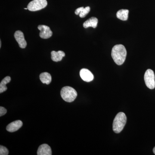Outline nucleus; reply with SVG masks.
I'll list each match as a JSON object with an SVG mask.
<instances>
[{
    "label": "nucleus",
    "mask_w": 155,
    "mask_h": 155,
    "mask_svg": "<svg viewBox=\"0 0 155 155\" xmlns=\"http://www.w3.org/2000/svg\"><path fill=\"white\" fill-rule=\"evenodd\" d=\"M111 55L116 64L119 66L122 65L125 62L127 56L126 48L123 45H116L112 49Z\"/></svg>",
    "instance_id": "1"
},
{
    "label": "nucleus",
    "mask_w": 155,
    "mask_h": 155,
    "mask_svg": "<svg viewBox=\"0 0 155 155\" xmlns=\"http://www.w3.org/2000/svg\"><path fill=\"white\" fill-rule=\"evenodd\" d=\"M127 122V117L123 112H120L117 114L113 122V128L114 132L119 133L122 131Z\"/></svg>",
    "instance_id": "2"
},
{
    "label": "nucleus",
    "mask_w": 155,
    "mask_h": 155,
    "mask_svg": "<svg viewBox=\"0 0 155 155\" xmlns=\"http://www.w3.org/2000/svg\"><path fill=\"white\" fill-rule=\"evenodd\" d=\"M61 96L63 99L67 102H72L77 96V91L71 87H63L61 91Z\"/></svg>",
    "instance_id": "3"
},
{
    "label": "nucleus",
    "mask_w": 155,
    "mask_h": 155,
    "mask_svg": "<svg viewBox=\"0 0 155 155\" xmlns=\"http://www.w3.org/2000/svg\"><path fill=\"white\" fill-rule=\"evenodd\" d=\"M47 5L46 0H33L28 4L27 8L29 11H36L44 8Z\"/></svg>",
    "instance_id": "4"
},
{
    "label": "nucleus",
    "mask_w": 155,
    "mask_h": 155,
    "mask_svg": "<svg viewBox=\"0 0 155 155\" xmlns=\"http://www.w3.org/2000/svg\"><path fill=\"white\" fill-rule=\"evenodd\" d=\"M144 79L146 85L149 88L153 89L155 88V74L152 70L148 69L146 71Z\"/></svg>",
    "instance_id": "5"
},
{
    "label": "nucleus",
    "mask_w": 155,
    "mask_h": 155,
    "mask_svg": "<svg viewBox=\"0 0 155 155\" xmlns=\"http://www.w3.org/2000/svg\"><path fill=\"white\" fill-rule=\"evenodd\" d=\"M38 28L40 31L39 33L40 37L42 38L48 39L52 36V31L49 26L45 25H39Z\"/></svg>",
    "instance_id": "6"
},
{
    "label": "nucleus",
    "mask_w": 155,
    "mask_h": 155,
    "mask_svg": "<svg viewBox=\"0 0 155 155\" xmlns=\"http://www.w3.org/2000/svg\"><path fill=\"white\" fill-rule=\"evenodd\" d=\"M14 36L19 44V47L21 48H25L27 46V42L25 40L23 32L21 31H17L14 33Z\"/></svg>",
    "instance_id": "7"
},
{
    "label": "nucleus",
    "mask_w": 155,
    "mask_h": 155,
    "mask_svg": "<svg viewBox=\"0 0 155 155\" xmlns=\"http://www.w3.org/2000/svg\"><path fill=\"white\" fill-rule=\"evenodd\" d=\"M80 75L81 79L86 82H90L94 78L92 73L86 69H82L80 70Z\"/></svg>",
    "instance_id": "8"
},
{
    "label": "nucleus",
    "mask_w": 155,
    "mask_h": 155,
    "mask_svg": "<svg viewBox=\"0 0 155 155\" xmlns=\"http://www.w3.org/2000/svg\"><path fill=\"white\" fill-rule=\"evenodd\" d=\"M23 123L20 120H17L10 123L6 127V129L10 132H14L19 130L22 127Z\"/></svg>",
    "instance_id": "9"
},
{
    "label": "nucleus",
    "mask_w": 155,
    "mask_h": 155,
    "mask_svg": "<svg viewBox=\"0 0 155 155\" xmlns=\"http://www.w3.org/2000/svg\"><path fill=\"white\" fill-rule=\"evenodd\" d=\"M37 155H51L52 151L51 147L47 144H42L39 147Z\"/></svg>",
    "instance_id": "10"
},
{
    "label": "nucleus",
    "mask_w": 155,
    "mask_h": 155,
    "mask_svg": "<svg viewBox=\"0 0 155 155\" xmlns=\"http://www.w3.org/2000/svg\"><path fill=\"white\" fill-rule=\"evenodd\" d=\"M51 59L54 62H59L62 61V59L65 57V54L63 51H59L58 52L52 51L51 52Z\"/></svg>",
    "instance_id": "11"
},
{
    "label": "nucleus",
    "mask_w": 155,
    "mask_h": 155,
    "mask_svg": "<svg viewBox=\"0 0 155 155\" xmlns=\"http://www.w3.org/2000/svg\"><path fill=\"white\" fill-rule=\"evenodd\" d=\"M98 20L97 18L92 17L83 23V26L84 28H87L89 27H92L93 28H96L97 25Z\"/></svg>",
    "instance_id": "12"
},
{
    "label": "nucleus",
    "mask_w": 155,
    "mask_h": 155,
    "mask_svg": "<svg viewBox=\"0 0 155 155\" xmlns=\"http://www.w3.org/2000/svg\"><path fill=\"white\" fill-rule=\"evenodd\" d=\"M90 11V8L89 7H86L84 8V7H80L76 9L75 13L76 15H79L81 18H84L89 13Z\"/></svg>",
    "instance_id": "13"
},
{
    "label": "nucleus",
    "mask_w": 155,
    "mask_h": 155,
    "mask_svg": "<svg viewBox=\"0 0 155 155\" xmlns=\"http://www.w3.org/2000/svg\"><path fill=\"white\" fill-rule=\"evenodd\" d=\"M129 11L127 9H122L117 12L116 17L118 19L123 21H126L128 19Z\"/></svg>",
    "instance_id": "14"
},
{
    "label": "nucleus",
    "mask_w": 155,
    "mask_h": 155,
    "mask_svg": "<svg viewBox=\"0 0 155 155\" xmlns=\"http://www.w3.org/2000/svg\"><path fill=\"white\" fill-rule=\"evenodd\" d=\"M39 77L40 80L43 84H49L51 81V76L50 75V73L48 72H43L40 75Z\"/></svg>",
    "instance_id": "15"
},
{
    "label": "nucleus",
    "mask_w": 155,
    "mask_h": 155,
    "mask_svg": "<svg viewBox=\"0 0 155 155\" xmlns=\"http://www.w3.org/2000/svg\"><path fill=\"white\" fill-rule=\"evenodd\" d=\"M11 78L10 76H7L4 78L0 83V93L4 92L7 90L8 87L6 84L11 81Z\"/></svg>",
    "instance_id": "16"
},
{
    "label": "nucleus",
    "mask_w": 155,
    "mask_h": 155,
    "mask_svg": "<svg viewBox=\"0 0 155 155\" xmlns=\"http://www.w3.org/2000/svg\"><path fill=\"white\" fill-rule=\"evenodd\" d=\"M9 154V151L5 147L1 146H0V155H8Z\"/></svg>",
    "instance_id": "17"
},
{
    "label": "nucleus",
    "mask_w": 155,
    "mask_h": 155,
    "mask_svg": "<svg viewBox=\"0 0 155 155\" xmlns=\"http://www.w3.org/2000/svg\"><path fill=\"white\" fill-rule=\"evenodd\" d=\"M7 110L5 108L3 107H0V116H2L5 115L7 113Z\"/></svg>",
    "instance_id": "18"
},
{
    "label": "nucleus",
    "mask_w": 155,
    "mask_h": 155,
    "mask_svg": "<svg viewBox=\"0 0 155 155\" xmlns=\"http://www.w3.org/2000/svg\"><path fill=\"white\" fill-rule=\"evenodd\" d=\"M153 152L155 155V147H154L153 149Z\"/></svg>",
    "instance_id": "19"
},
{
    "label": "nucleus",
    "mask_w": 155,
    "mask_h": 155,
    "mask_svg": "<svg viewBox=\"0 0 155 155\" xmlns=\"http://www.w3.org/2000/svg\"><path fill=\"white\" fill-rule=\"evenodd\" d=\"M1 46H2V41H0V48H1Z\"/></svg>",
    "instance_id": "20"
}]
</instances>
